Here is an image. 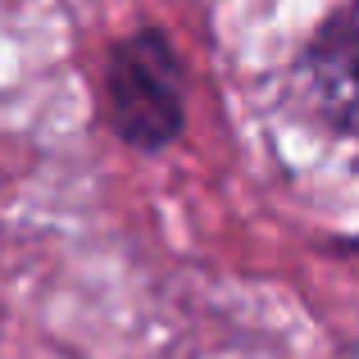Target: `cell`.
Instances as JSON below:
<instances>
[{"label":"cell","instance_id":"6da1fadb","mask_svg":"<svg viewBox=\"0 0 359 359\" xmlns=\"http://www.w3.org/2000/svg\"><path fill=\"white\" fill-rule=\"evenodd\" d=\"M96 105L105 132L137 155H164L187 137V60L168 27L141 23L105 46Z\"/></svg>","mask_w":359,"mask_h":359},{"label":"cell","instance_id":"7a4b0ae2","mask_svg":"<svg viewBox=\"0 0 359 359\" xmlns=\"http://www.w3.org/2000/svg\"><path fill=\"white\" fill-rule=\"evenodd\" d=\"M359 27H355V0H341L337 9H327V18L305 36L300 55L291 60V91L300 105L314 109V118L323 123V132L332 137H355V69H359Z\"/></svg>","mask_w":359,"mask_h":359}]
</instances>
